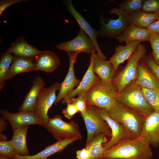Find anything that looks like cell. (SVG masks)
Segmentation results:
<instances>
[{
    "mask_svg": "<svg viewBox=\"0 0 159 159\" xmlns=\"http://www.w3.org/2000/svg\"><path fill=\"white\" fill-rule=\"evenodd\" d=\"M150 145L144 137L123 140L106 151L101 159H151Z\"/></svg>",
    "mask_w": 159,
    "mask_h": 159,
    "instance_id": "1",
    "label": "cell"
},
{
    "mask_svg": "<svg viewBox=\"0 0 159 159\" xmlns=\"http://www.w3.org/2000/svg\"><path fill=\"white\" fill-rule=\"evenodd\" d=\"M107 112L111 118L123 125L128 139H135L141 136L146 116L117 102Z\"/></svg>",
    "mask_w": 159,
    "mask_h": 159,
    "instance_id": "2",
    "label": "cell"
},
{
    "mask_svg": "<svg viewBox=\"0 0 159 159\" xmlns=\"http://www.w3.org/2000/svg\"><path fill=\"white\" fill-rule=\"evenodd\" d=\"M117 102L145 116L155 110L148 102L141 88L133 82L118 93Z\"/></svg>",
    "mask_w": 159,
    "mask_h": 159,
    "instance_id": "3",
    "label": "cell"
},
{
    "mask_svg": "<svg viewBox=\"0 0 159 159\" xmlns=\"http://www.w3.org/2000/svg\"><path fill=\"white\" fill-rule=\"evenodd\" d=\"M118 95L117 89L112 82L100 80L87 92L86 104L108 111L117 102Z\"/></svg>",
    "mask_w": 159,
    "mask_h": 159,
    "instance_id": "4",
    "label": "cell"
},
{
    "mask_svg": "<svg viewBox=\"0 0 159 159\" xmlns=\"http://www.w3.org/2000/svg\"><path fill=\"white\" fill-rule=\"evenodd\" d=\"M147 52L145 46L140 43L135 51L128 59L125 67L117 74L114 75L111 82L118 93L130 83L135 81L137 76L138 62L146 56Z\"/></svg>",
    "mask_w": 159,
    "mask_h": 159,
    "instance_id": "5",
    "label": "cell"
},
{
    "mask_svg": "<svg viewBox=\"0 0 159 159\" xmlns=\"http://www.w3.org/2000/svg\"><path fill=\"white\" fill-rule=\"evenodd\" d=\"M109 14L117 15L118 17L116 19L108 18L105 20L104 18L103 14L102 13L100 17V27L98 30V37L114 39L125 31L130 24L127 15L118 8L112 9Z\"/></svg>",
    "mask_w": 159,
    "mask_h": 159,
    "instance_id": "6",
    "label": "cell"
},
{
    "mask_svg": "<svg viewBox=\"0 0 159 159\" xmlns=\"http://www.w3.org/2000/svg\"><path fill=\"white\" fill-rule=\"evenodd\" d=\"M81 114L84 121L87 132L86 145L100 133H103L111 138V129L100 116L98 107L92 105H87L85 112Z\"/></svg>",
    "mask_w": 159,
    "mask_h": 159,
    "instance_id": "7",
    "label": "cell"
},
{
    "mask_svg": "<svg viewBox=\"0 0 159 159\" xmlns=\"http://www.w3.org/2000/svg\"><path fill=\"white\" fill-rule=\"evenodd\" d=\"M43 127L57 140L73 138L81 140L82 137L77 122L73 120L69 122L64 121L59 115L49 117Z\"/></svg>",
    "mask_w": 159,
    "mask_h": 159,
    "instance_id": "8",
    "label": "cell"
},
{
    "mask_svg": "<svg viewBox=\"0 0 159 159\" xmlns=\"http://www.w3.org/2000/svg\"><path fill=\"white\" fill-rule=\"evenodd\" d=\"M61 83L56 82L47 88L43 87L38 96L34 112L38 120L44 125L49 118L47 115L49 109L55 101L56 92L59 90Z\"/></svg>",
    "mask_w": 159,
    "mask_h": 159,
    "instance_id": "9",
    "label": "cell"
},
{
    "mask_svg": "<svg viewBox=\"0 0 159 159\" xmlns=\"http://www.w3.org/2000/svg\"><path fill=\"white\" fill-rule=\"evenodd\" d=\"M56 47L60 50L66 52H73L78 54L83 52L91 54L96 51L95 47L90 37L81 29L77 35L73 39L57 44Z\"/></svg>",
    "mask_w": 159,
    "mask_h": 159,
    "instance_id": "10",
    "label": "cell"
},
{
    "mask_svg": "<svg viewBox=\"0 0 159 159\" xmlns=\"http://www.w3.org/2000/svg\"><path fill=\"white\" fill-rule=\"evenodd\" d=\"M68 11L72 15L77 22L80 29H83L88 35L96 48L97 54L102 59L107 60L106 56L102 52L97 41L99 32L93 29L80 13L77 11L73 6L72 1L71 0L65 2Z\"/></svg>",
    "mask_w": 159,
    "mask_h": 159,
    "instance_id": "11",
    "label": "cell"
},
{
    "mask_svg": "<svg viewBox=\"0 0 159 159\" xmlns=\"http://www.w3.org/2000/svg\"><path fill=\"white\" fill-rule=\"evenodd\" d=\"M69 58V64L67 74L64 81L61 83L59 93L54 104L56 105L63 99L67 94L77 87L81 80L76 78L74 73V64L77 59L78 53L71 51L67 52Z\"/></svg>",
    "mask_w": 159,
    "mask_h": 159,
    "instance_id": "12",
    "label": "cell"
},
{
    "mask_svg": "<svg viewBox=\"0 0 159 159\" xmlns=\"http://www.w3.org/2000/svg\"><path fill=\"white\" fill-rule=\"evenodd\" d=\"M98 108L100 116L107 123L112 131L110 140L103 144L105 151L121 140L128 138L125 129L123 125L111 118L109 116L107 110L103 108Z\"/></svg>",
    "mask_w": 159,
    "mask_h": 159,
    "instance_id": "13",
    "label": "cell"
},
{
    "mask_svg": "<svg viewBox=\"0 0 159 159\" xmlns=\"http://www.w3.org/2000/svg\"><path fill=\"white\" fill-rule=\"evenodd\" d=\"M0 113L2 117L9 122L14 131L22 126L33 125L43 126L34 112L23 111L12 113L1 109Z\"/></svg>",
    "mask_w": 159,
    "mask_h": 159,
    "instance_id": "14",
    "label": "cell"
},
{
    "mask_svg": "<svg viewBox=\"0 0 159 159\" xmlns=\"http://www.w3.org/2000/svg\"><path fill=\"white\" fill-rule=\"evenodd\" d=\"M141 136L150 145L154 147L159 145V112L154 111L145 117Z\"/></svg>",
    "mask_w": 159,
    "mask_h": 159,
    "instance_id": "15",
    "label": "cell"
},
{
    "mask_svg": "<svg viewBox=\"0 0 159 159\" xmlns=\"http://www.w3.org/2000/svg\"><path fill=\"white\" fill-rule=\"evenodd\" d=\"M95 52L91 54L89 66L80 84L62 99V103H65L66 100L74 98L77 95L82 93H87L94 85L101 80L99 77L95 75L93 70V57Z\"/></svg>",
    "mask_w": 159,
    "mask_h": 159,
    "instance_id": "16",
    "label": "cell"
},
{
    "mask_svg": "<svg viewBox=\"0 0 159 159\" xmlns=\"http://www.w3.org/2000/svg\"><path fill=\"white\" fill-rule=\"evenodd\" d=\"M142 58L138 62L137 76L135 82L141 88L157 90L159 88V80Z\"/></svg>",
    "mask_w": 159,
    "mask_h": 159,
    "instance_id": "17",
    "label": "cell"
},
{
    "mask_svg": "<svg viewBox=\"0 0 159 159\" xmlns=\"http://www.w3.org/2000/svg\"><path fill=\"white\" fill-rule=\"evenodd\" d=\"M78 140L75 138L60 139L46 147L45 149L33 155L23 156L15 154L12 159H44L57 152H61L68 145Z\"/></svg>",
    "mask_w": 159,
    "mask_h": 159,
    "instance_id": "18",
    "label": "cell"
},
{
    "mask_svg": "<svg viewBox=\"0 0 159 159\" xmlns=\"http://www.w3.org/2000/svg\"><path fill=\"white\" fill-rule=\"evenodd\" d=\"M46 85L42 77L38 75L35 77L32 81L31 87L19 108V112H34L38 95L42 88Z\"/></svg>",
    "mask_w": 159,
    "mask_h": 159,
    "instance_id": "19",
    "label": "cell"
},
{
    "mask_svg": "<svg viewBox=\"0 0 159 159\" xmlns=\"http://www.w3.org/2000/svg\"><path fill=\"white\" fill-rule=\"evenodd\" d=\"M92 65L94 73L102 81L111 82L116 72L109 60L102 59L97 53L95 52L93 57Z\"/></svg>",
    "mask_w": 159,
    "mask_h": 159,
    "instance_id": "20",
    "label": "cell"
},
{
    "mask_svg": "<svg viewBox=\"0 0 159 159\" xmlns=\"http://www.w3.org/2000/svg\"><path fill=\"white\" fill-rule=\"evenodd\" d=\"M42 51L29 44L23 36H21L12 43L11 47L4 53L13 54L15 56L33 58L37 57Z\"/></svg>",
    "mask_w": 159,
    "mask_h": 159,
    "instance_id": "21",
    "label": "cell"
},
{
    "mask_svg": "<svg viewBox=\"0 0 159 159\" xmlns=\"http://www.w3.org/2000/svg\"><path fill=\"white\" fill-rule=\"evenodd\" d=\"M141 42L140 40L133 41L126 44L125 46L119 45L115 48L114 53L109 60L115 72L120 64L130 58Z\"/></svg>",
    "mask_w": 159,
    "mask_h": 159,
    "instance_id": "22",
    "label": "cell"
},
{
    "mask_svg": "<svg viewBox=\"0 0 159 159\" xmlns=\"http://www.w3.org/2000/svg\"><path fill=\"white\" fill-rule=\"evenodd\" d=\"M37 70L33 58L15 56L7 73L6 80L21 73Z\"/></svg>",
    "mask_w": 159,
    "mask_h": 159,
    "instance_id": "23",
    "label": "cell"
},
{
    "mask_svg": "<svg viewBox=\"0 0 159 159\" xmlns=\"http://www.w3.org/2000/svg\"><path fill=\"white\" fill-rule=\"evenodd\" d=\"M152 33L146 28H140L134 24H130L125 31L114 39H117L120 43L124 42L126 44L135 40L148 42Z\"/></svg>",
    "mask_w": 159,
    "mask_h": 159,
    "instance_id": "24",
    "label": "cell"
},
{
    "mask_svg": "<svg viewBox=\"0 0 159 159\" xmlns=\"http://www.w3.org/2000/svg\"><path fill=\"white\" fill-rule=\"evenodd\" d=\"M37 70L52 72L60 65V60L57 54L49 50L43 51L35 59Z\"/></svg>",
    "mask_w": 159,
    "mask_h": 159,
    "instance_id": "25",
    "label": "cell"
},
{
    "mask_svg": "<svg viewBox=\"0 0 159 159\" xmlns=\"http://www.w3.org/2000/svg\"><path fill=\"white\" fill-rule=\"evenodd\" d=\"M29 126L21 127L14 131L11 140L16 154L23 155H30L26 144V135Z\"/></svg>",
    "mask_w": 159,
    "mask_h": 159,
    "instance_id": "26",
    "label": "cell"
},
{
    "mask_svg": "<svg viewBox=\"0 0 159 159\" xmlns=\"http://www.w3.org/2000/svg\"><path fill=\"white\" fill-rule=\"evenodd\" d=\"M130 24L141 28H146L159 19V13L145 12L141 11L127 15Z\"/></svg>",
    "mask_w": 159,
    "mask_h": 159,
    "instance_id": "27",
    "label": "cell"
},
{
    "mask_svg": "<svg viewBox=\"0 0 159 159\" xmlns=\"http://www.w3.org/2000/svg\"><path fill=\"white\" fill-rule=\"evenodd\" d=\"M108 139L106 135L100 133L94 138L85 147L90 151L88 159H101L105 152L103 144L107 142Z\"/></svg>",
    "mask_w": 159,
    "mask_h": 159,
    "instance_id": "28",
    "label": "cell"
},
{
    "mask_svg": "<svg viewBox=\"0 0 159 159\" xmlns=\"http://www.w3.org/2000/svg\"><path fill=\"white\" fill-rule=\"evenodd\" d=\"M14 56L11 54L4 53L0 62V89L4 87L6 75L10 64L12 63Z\"/></svg>",
    "mask_w": 159,
    "mask_h": 159,
    "instance_id": "29",
    "label": "cell"
},
{
    "mask_svg": "<svg viewBox=\"0 0 159 159\" xmlns=\"http://www.w3.org/2000/svg\"><path fill=\"white\" fill-rule=\"evenodd\" d=\"M143 0H125L120 4L118 8L127 15L141 11Z\"/></svg>",
    "mask_w": 159,
    "mask_h": 159,
    "instance_id": "30",
    "label": "cell"
},
{
    "mask_svg": "<svg viewBox=\"0 0 159 159\" xmlns=\"http://www.w3.org/2000/svg\"><path fill=\"white\" fill-rule=\"evenodd\" d=\"M141 89L148 102L155 111L159 112V88L156 90Z\"/></svg>",
    "mask_w": 159,
    "mask_h": 159,
    "instance_id": "31",
    "label": "cell"
},
{
    "mask_svg": "<svg viewBox=\"0 0 159 159\" xmlns=\"http://www.w3.org/2000/svg\"><path fill=\"white\" fill-rule=\"evenodd\" d=\"M16 154L11 140L0 141V154L9 159H12Z\"/></svg>",
    "mask_w": 159,
    "mask_h": 159,
    "instance_id": "32",
    "label": "cell"
},
{
    "mask_svg": "<svg viewBox=\"0 0 159 159\" xmlns=\"http://www.w3.org/2000/svg\"><path fill=\"white\" fill-rule=\"evenodd\" d=\"M148 42L152 48V51L151 52L153 58L155 63L159 66V35L152 33Z\"/></svg>",
    "mask_w": 159,
    "mask_h": 159,
    "instance_id": "33",
    "label": "cell"
},
{
    "mask_svg": "<svg viewBox=\"0 0 159 159\" xmlns=\"http://www.w3.org/2000/svg\"><path fill=\"white\" fill-rule=\"evenodd\" d=\"M87 93H81L78 95L77 98H73L66 100L65 103L69 102L73 104L76 106L81 114L85 113L87 107L86 97Z\"/></svg>",
    "mask_w": 159,
    "mask_h": 159,
    "instance_id": "34",
    "label": "cell"
},
{
    "mask_svg": "<svg viewBox=\"0 0 159 159\" xmlns=\"http://www.w3.org/2000/svg\"><path fill=\"white\" fill-rule=\"evenodd\" d=\"M141 11L145 12L159 13V0H143Z\"/></svg>",
    "mask_w": 159,
    "mask_h": 159,
    "instance_id": "35",
    "label": "cell"
},
{
    "mask_svg": "<svg viewBox=\"0 0 159 159\" xmlns=\"http://www.w3.org/2000/svg\"><path fill=\"white\" fill-rule=\"evenodd\" d=\"M142 59L146 64L159 80V66L154 61L151 52L149 53Z\"/></svg>",
    "mask_w": 159,
    "mask_h": 159,
    "instance_id": "36",
    "label": "cell"
},
{
    "mask_svg": "<svg viewBox=\"0 0 159 159\" xmlns=\"http://www.w3.org/2000/svg\"><path fill=\"white\" fill-rule=\"evenodd\" d=\"M67 107L62 110L63 115L67 119L70 120L77 113L80 112L75 105L67 102Z\"/></svg>",
    "mask_w": 159,
    "mask_h": 159,
    "instance_id": "37",
    "label": "cell"
},
{
    "mask_svg": "<svg viewBox=\"0 0 159 159\" xmlns=\"http://www.w3.org/2000/svg\"><path fill=\"white\" fill-rule=\"evenodd\" d=\"M27 1L25 0H4L0 1V16L4 10L11 5L20 2Z\"/></svg>",
    "mask_w": 159,
    "mask_h": 159,
    "instance_id": "38",
    "label": "cell"
},
{
    "mask_svg": "<svg viewBox=\"0 0 159 159\" xmlns=\"http://www.w3.org/2000/svg\"><path fill=\"white\" fill-rule=\"evenodd\" d=\"M76 158L77 159H88L90 156V151L86 147L76 152Z\"/></svg>",
    "mask_w": 159,
    "mask_h": 159,
    "instance_id": "39",
    "label": "cell"
},
{
    "mask_svg": "<svg viewBox=\"0 0 159 159\" xmlns=\"http://www.w3.org/2000/svg\"><path fill=\"white\" fill-rule=\"evenodd\" d=\"M146 29L152 33L159 35V19L151 24Z\"/></svg>",
    "mask_w": 159,
    "mask_h": 159,
    "instance_id": "40",
    "label": "cell"
},
{
    "mask_svg": "<svg viewBox=\"0 0 159 159\" xmlns=\"http://www.w3.org/2000/svg\"><path fill=\"white\" fill-rule=\"evenodd\" d=\"M5 119L3 117L0 118V134H1V132L5 130L6 128V122L5 121Z\"/></svg>",
    "mask_w": 159,
    "mask_h": 159,
    "instance_id": "41",
    "label": "cell"
},
{
    "mask_svg": "<svg viewBox=\"0 0 159 159\" xmlns=\"http://www.w3.org/2000/svg\"><path fill=\"white\" fill-rule=\"evenodd\" d=\"M0 159H9L8 158L1 155H0Z\"/></svg>",
    "mask_w": 159,
    "mask_h": 159,
    "instance_id": "42",
    "label": "cell"
},
{
    "mask_svg": "<svg viewBox=\"0 0 159 159\" xmlns=\"http://www.w3.org/2000/svg\"><path fill=\"white\" fill-rule=\"evenodd\" d=\"M48 159V158H45V159Z\"/></svg>",
    "mask_w": 159,
    "mask_h": 159,
    "instance_id": "43",
    "label": "cell"
}]
</instances>
